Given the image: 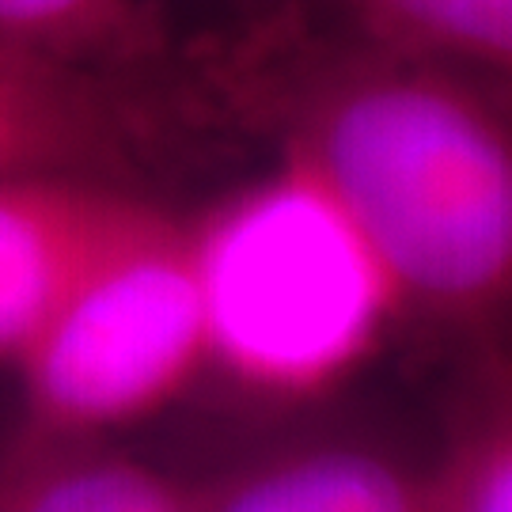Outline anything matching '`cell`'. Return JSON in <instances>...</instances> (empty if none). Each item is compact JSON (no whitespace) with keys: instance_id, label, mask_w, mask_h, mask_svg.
<instances>
[{"instance_id":"3","label":"cell","mask_w":512,"mask_h":512,"mask_svg":"<svg viewBox=\"0 0 512 512\" xmlns=\"http://www.w3.org/2000/svg\"><path fill=\"white\" fill-rule=\"evenodd\" d=\"M209 368L186 217L137 198L12 372L27 429L103 437L152 418Z\"/></svg>"},{"instance_id":"6","label":"cell","mask_w":512,"mask_h":512,"mask_svg":"<svg viewBox=\"0 0 512 512\" xmlns=\"http://www.w3.org/2000/svg\"><path fill=\"white\" fill-rule=\"evenodd\" d=\"M202 512H429L425 467L368 448L319 444L198 482Z\"/></svg>"},{"instance_id":"7","label":"cell","mask_w":512,"mask_h":512,"mask_svg":"<svg viewBox=\"0 0 512 512\" xmlns=\"http://www.w3.org/2000/svg\"><path fill=\"white\" fill-rule=\"evenodd\" d=\"M0 512H202L198 482L110 452L99 437L31 433L0 467Z\"/></svg>"},{"instance_id":"2","label":"cell","mask_w":512,"mask_h":512,"mask_svg":"<svg viewBox=\"0 0 512 512\" xmlns=\"http://www.w3.org/2000/svg\"><path fill=\"white\" fill-rule=\"evenodd\" d=\"M186 228L209 368L255 395H327L406 315L384 258L293 152Z\"/></svg>"},{"instance_id":"1","label":"cell","mask_w":512,"mask_h":512,"mask_svg":"<svg viewBox=\"0 0 512 512\" xmlns=\"http://www.w3.org/2000/svg\"><path fill=\"white\" fill-rule=\"evenodd\" d=\"M239 88L384 258L406 311L486 319L512 285L505 80L365 38H274Z\"/></svg>"},{"instance_id":"9","label":"cell","mask_w":512,"mask_h":512,"mask_svg":"<svg viewBox=\"0 0 512 512\" xmlns=\"http://www.w3.org/2000/svg\"><path fill=\"white\" fill-rule=\"evenodd\" d=\"M0 42L69 65L110 69L152 54L160 19L141 0H0Z\"/></svg>"},{"instance_id":"10","label":"cell","mask_w":512,"mask_h":512,"mask_svg":"<svg viewBox=\"0 0 512 512\" xmlns=\"http://www.w3.org/2000/svg\"><path fill=\"white\" fill-rule=\"evenodd\" d=\"M429 512H512V414L509 395L475 406L425 467Z\"/></svg>"},{"instance_id":"5","label":"cell","mask_w":512,"mask_h":512,"mask_svg":"<svg viewBox=\"0 0 512 512\" xmlns=\"http://www.w3.org/2000/svg\"><path fill=\"white\" fill-rule=\"evenodd\" d=\"M141 194L84 175L0 183V365L12 368Z\"/></svg>"},{"instance_id":"8","label":"cell","mask_w":512,"mask_h":512,"mask_svg":"<svg viewBox=\"0 0 512 512\" xmlns=\"http://www.w3.org/2000/svg\"><path fill=\"white\" fill-rule=\"evenodd\" d=\"M346 31L380 50L509 80L512 0H330Z\"/></svg>"},{"instance_id":"4","label":"cell","mask_w":512,"mask_h":512,"mask_svg":"<svg viewBox=\"0 0 512 512\" xmlns=\"http://www.w3.org/2000/svg\"><path fill=\"white\" fill-rule=\"evenodd\" d=\"M148 141V114L107 69L0 42V183L23 175L126 183Z\"/></svg>"}]
</instances>
